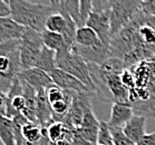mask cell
<instances>
[{
  "instance_id": "obj_1",
  "label": "cell",
  "mask_w": 155,
  "mask_h": 145,
  "mask_svg": "<svg viewBox=\"0 0 155 145\" xmlns=\"http://www.w3.org/2000/svg\"><path fill=\"white\" fill-rule=\"evenodd\" d=\"M109 49L110 56L122 59L127 68L150 61L155 56V17L141 11L110 38Z\"/></svg>"
},
{
  "instance_id": "obj_2",
  "label": "cell",
  "mask_w": 155,
  "mask_h": 145,
  "mask_svg": "<svg viewBox=\"0 0 155 145\" xmlns=\"http://www.w3.org/2000/svg\"><path fill=\"white\" fill-rule=\"evenodd\" d=\"M10 17L25 28L42 32L50 15L56 12L50 5L31 2L28 0H10Z\"/></svg>"
},
{
  "instance_id": "obj_3",
  "label": "cell",
  "mask_w": 155,
  "mask_h": 145,
  "mask_svg": "<svg viewBox=\"0 0 155 145\" xmlns=\"http://www.w3.org/2000/svg\"><path fill=\"white\" fill-rule=\"evenodd\" d=\"M20 39L0 43V92L8 94L22 71L19 55Z\"/></svg>"
},
{
  "instance_id": "obj_4",
  "label": "cell",
  "mask_w": 155,
  "mask_h": 145,
  "mask_svg": "<svg viewBox=\"0 0 155 145\" xmlns=\"http://www.w3.org/2000/svg\"><path fill=\"white\" fill-rule=\"evenodd\" d=\"M56 65L57 68L79 79L95 95V87L91 77L89 64L81 55L74 53L71 48L65 47L63 49L56 51Z\"/></svg>"
},
{
  "instance_id": "obj_5",
  "label": "cell",
  "mask_w": 155,
  "mask_h": 145,
  "mask_svg": "<svg viewBox=\"0 0 155 145\" xmlns=\"http://www.w3.org/2000/svg\"><path fill=\"white\" fill-rule=\"evenodd\" d=\"M141 11L142 2L140 0H116L109 11L112 37L128 25Z\"/></svg>"
},
{
  "instance_id": "obj_6",
  "label": "cell",
  "mask_w": 155,
  "mask_h": 145,
  "mask_svg": "<svg viewBox=\"0 0 155 145\" xmlns=\"http://www.w3.org/2000/svg\"><path fill=\"white\" fill-rule=\"evenodd\" d=\"M42 47L44 44L41 39V32L30 28H25V32L20 38L19 44V55L22 69L35 67Z\"/></svg>"
},
{
  "instance_id": "obj_7",
  "label": "cell",
  "mask_w": 155,
  "mask_h": 145,
  "mask_svg": "<svg viewBox=\"0 0 155 145\" xmlns=\"http://www.w3.org/2000/svg\"><path fill=\"white\" fill-rule=\"evenodd\" d=\"M85 26L92 28L97 34L99 40L104 45L109 46V41L112 38L110 31V21H109V12H95L92 11L88 15L85 21Z\"/></svg>"
},
{
  "instance_id": "obj_8",
  "label": "cell",
  "mask_w": 155,
  "mask_h": 145,
  "mask_svg": "<svg viewBox=\"0 0 155 145\" xmlns=\"http://www.w3.org/2000/svg\"><path fill=\"white\" fill-rule=\"evenodd\" d=\"M49 76L53 81L54 85H56L57 87H59L64 91H69V92L74 93H93L79 79L71 76L66 71H61L59 68H55L54 71H50Z\"/></svg>"
},
{
  "instance_id": "obj_9",
  "label": "cell",
  "mask_w": 155,
  "mask_h": 145,
  "mask_svg": "<svg viewBox=\"0 0 155 145\" xmlns=\"http://www.w3.org/2000/svg\"><path fill=\"white\" fill-rule=\"evenodd\" d=\"M18 77H19V79H20L21 81H24L26 84L30 85L32 88H35L36 91L42 89V88L46 89V88H48L49 86L54 85L49 74L36 67L22 69V71L19 73V76H18Z\"/></svg>"
},
{
  "instance_id": "obj_10",
  "label": "cell",
  "mask_w": 155,
  "mask_h": 145,
  "mask_svg": "<svg viewBox=\"0 0 155 145\" xmlns=\"http://www.w3.org/2000/svg\"><path fill=\"white\" fill-rule=\"evenodd\" d=\"M134 115V110L130 103H113L110 118L107 122L109 127H124V125Z\"/></svg>"
},
{
  "instance_id": "obj_11",
  "label": "cell",
  "mask_w": 155,
  "mask_h": 145,
  "mask_svg": "<svg viewBox=\"0 0 155 145\" xmlns=\"http://www.w3.org/2000/svg\"><path fill=\"white\" fill-rule=\"evenodd\" d=\"M123 132L127 137L137 144L141 138L146 134V117L134 114L132 118L124 125Z\"/></svg>"
},
{
  "instance_id": "obj_12",
  "label": "cell",
  "mask_w": 155,
  "mask_h": 145,
  "mask_svg": "<svg viewBox=\"0 0 155 145\" xmlns=\"http://www.w3.org/2000/svg\"><path fill=\"white\" fill-rule=\"evenodd\" d=\"M25 32V27L16 22L12 18L0 17V43L20 39Z\"/></svg>"
},
{
  "instance_id": "obj_13",
  "label": "cell",
  "mask_w": 155,
  "mask_h": 145,
  "mask_svg": "<svg viewBox=\"0 0 155 145\" xmlns=\"http://www.w3.org/2000/svg\"><path fill=\"white\" fill-rule=\"evenodd\" d=\"M45 130H46L47 137L50 142L57 143L60 141H69L71 143L73 130L68 128L63 122L54 120L47 127H45Z\"/></svg>"
},
{
  "instance_id": "obj_14",
  "label": "cell",
  "mask_w": 155,
  "mask_h": 145,
  "mask_svg": "<svg viewBox=\"0 0 155 145\" xmlns=\"http://www.w3.org/2000/svg\"><path fill=\"white\" fill-rule=\"evenodd\" d=\"M74 44L81 47H85V48H91V47L102 44V41L99 40L97 34L92 28L84 25L81 27H78L76 30Z\"/></svg>"
},
{
  "instance_id": "obj_15",
  "label": "cell",
  "mask_w": 155,
  "mask_h": 145,
  "mask_svg": "<svg viewBox=\"0 0 155 145\" xmlns=\"http://www.w3.org/2000/svg\"><path fill=\"white\" fill-rule=\"evenodd\" d=\"M0 141L4 145H16L12 118L5 115H0Z\"/></svg>"
},
{
  "instance_id": "obj_16",
  "label": "cell",
  "mask_w": 155,
  "mask_h": 145,
  "mask_svg": "<svg viewBox=\"0 0 155 145\" xmlns=\"http://www.w3.org/2000/svg\"><path fill=\"white\" fill-rule=\"evenodd\" d=\"M36 68H39L41 71H46L49 74L50 71L57 68L56 65V51L53 49H49L47 47H42L41 53L39 55L38 59L35 64Z\"/></svg>"
},
{
  "instance_id": "obj_17",
  "label": "cell",
  "mask_w": 155,
  "mask_h": 145,
  "mask_svg": "<svg viewBox=\"0 0 155 145\" xmlns=\"http://www.w3.org/2000/svg\"><path fill=\"white\" fill-rule=\"evenodd\" d=\"M41 39L44 46L49 48V49L55 50V51H58V50L66 47L65 37L61 34H58V32L49 31V30L45 29L41 32Z\"/></svg>"
},
{
  "instance_id": "obj_18",
  "label": "cell",
  "mask_w": 155,
  "mask_h": 145,
  "mask_svg": "<svg viewBox=\"0 0 155 145\" xmlns=\"http://www.w3.org/2000/svg\"><path fill=\"white\" fill-rule=\"evenodd\" d=\"M63 11L67 12L74 19V21L76 22L78 27H81V15H79V0H64ZM63 11H60V12H63Z\"/></svg>"
},
{
  "instance_id": "obj_19",
  "label": "cell",
  "mask_w": 155,
  "mask_h": 145,
  "mask_svg": "<svg viewBox=\"0 0 155 145\" xmlns=\"http://www.w3.org/2000/svg\"><path fill=\"white\" fill-rule=\"evenodd\" d=\"M96 145H114L110 128H109L107 122H105V120H99L98 135H97Z\"/></svg>"
},
{
  "instance_id": "obj_20",
  "label": "cell",
  "mask_w": 155,
  "mask_h": 145,
  "mask_svg": "<svg viewBox=\"0 0 155 145\" xmlns=\"http://www.w3.org/2000/svg\"><path fill=\"white\" fill-rule=\"evenodd\" d=\"M110 133L113 136L114 145H136V143L128 138L126 135L124 134L123 128L122 127H109Z\"/></svg>"
},
{
  "instance_id": "obj_21",
  "label": "cell",
  "mask_w": 155,
  "mask_h": 145,
  "mask_svg": "<svg viewBox=\"0 0 155 145\" xmlns=\"http://www.w3.org/2000/svg\"><path fill=\"white\" fill-rule=\"evenodd\" d=\"M116 0H93L92 11L95 12H109Z\"/></svg>"
},
{
  "instance_id": "obj_22",
  "label": "cell",
  "mask_w": 155,
  "mask_h": 145,
  "mask_svg": "<svg viewBox=\"0 0 155 145\" xmlns=\"http://www.w3.org/2000/svg\"><path fill=\"white\" fill-rule=\"evenodd\" d=\"M92 1L93 0H79V15H81V24L85 25L88 15L92 12Z\"/></svg>"
},
{
  "instance_id": "obj_23",
  "label": "cell",
  "mask_w": 155,
  "mask_h": 145,
  "mask_svg": "<svg viewBox=\"0 0 155 145\" xmlns=\"http://www.w3.org/2000/svg\"><path fill=\"white\" fill-rule=\"evenodd\" d=\"M142 12L155 17V0H146L142 4Z\"/></svg>"
},
{
  "instance_id": "obj_24",
  "label": "cell",
  "mask_w": 155,
  "mask_h": 145,
  "mask_svg": "<svg viewBox=\"0 0 155 145\" xmlns=\"http://www.w3.org/2000/svg\"><path fill=\"white\" fill-rule=\"evenodd\" d=\"M8 114V97L7 94L0 92V115L7 116Z\"/></svg>"
},
{
  "instance_id": "obj_25",
  "label": "cell",
  "mask_w": 155,
  "mask_h": 145,
  "mask_svg": "<svg viewBox=\"0 0 155 145\" xmlns=\"http://www.w3.org/2000/svg\"><path fill=\"white\" fill-rule=\"evenodd\" d=\"M138 145H155V132L153 133H146L141 138V141L137 143Z\"/></svg>"
},
{
  "instance_id": "obj_26",
  "label": "cell",
  "mask_w": 155,
  "mask_h": 145,
  "mask_svg": "<svg viewBox=\"0 0 155 145\" xmlns=\"http://www.w3.org/2000/svg\"><path fill=\"white\" fill-rule=\"evenodd\" d=\"M10 16V7L5 0H0V17H9Z\"/></svg>"
},
{
  "instance_id": "obj_27",
  "label": "cell",
  "mask_w": 155,
  "mask_h": 145,
  "mask_svg": "<svg viewBox=\"0 0 155 145\" xmlns=\"http://www.w3.org/2000/svg\"><path fill=\"white\" fill-rule=\"evenodd\" d=\"M150 61H155V56H154V57H153V58H152V59H151V60H150Z\"/></svg>"
},
{
  "instance_id": "obj_28",
  "label": "cell",
  "mask_w": 155,
  "mask_h": 145,
  "mask_svg": "<svg viewBox=\"0 0 155 145\" xmlns=\"http://www.w3.org/2000/svg\"><path fill=\"white\" fill-rule=\"evenodd\" d=\"M140 1H141L142 4H143V2H145V1H146V0H140Z\"/></svg>"
},
{
  "instance_id": "obj_29",
  "label": "cell",
  "mask_w": 155,
  "mask_h": 145,
  "mask_svg": "<svg viewBox=\"0 0 155 145\" xmlns=\"http://www.w3.org/2000/svg\"><path fill=\"white\" fill-rule=\"evenodd\" d=\"M5 1H6V2H7V4H9V1H10V0H5Z\"/></svg>"
},
{
  "instance_id": "obj_30",
  "label": "cell",
  "mask_w": 155,
  "mask_h": 145,
  "mask_svg": "<svg viewBox=\"0 0 155 145\" xmlns=\"http://www.w3.org/2000/svg\"><path fill=\"white\" fill-rule=\"evenodd\" d=\"M136 145H138V144H136Z\"/></svg>"
},
{
  "instance_id": "obj_31",
  "label": "cell",
  "mask_w": 155,
  "mask_h": 145,
  "mask_svg": "<svg viewBox=\"0 0 155 145\" xmlns=\"http://www.w3.org/2000/svg\"><path fill=\"white\" fill-rule=\"evenodd\" d=\"M154 118H155V117H154Z\"/></svg>"
}]
</instances>
